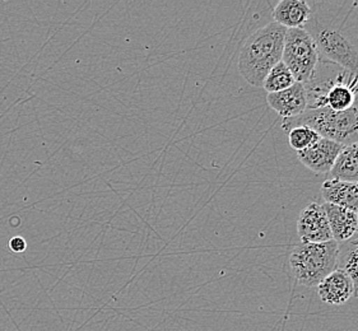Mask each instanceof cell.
Masks as SVG:
<instances>
[{
    "instance_id": "1",
    "label": "cell",
    "mask_w": 358,
    "mask_h": 331,
    "mask_svg": "<svg viewBox=\"0 0 358 331\" xmlns=\"http://www.w3.org/2000/svg\"><path fill=\"white\" fill-rule=\"evenodd\" d=\"M287 29L273 21L246 38L238 57V72L249 84L263 88L265 77L282 61Z\"/></svg>"
},
{
    "instance_id": "2",
    "label": "cell",
    "mask_w": 358,
    "mask_h": 331,
    "mask_svg": "<svg viewBox=\"0 0 358 331\" xmlns=\"http://www.w3.org/2000/svg\"><path fill=\"white\" fill-rule=\"evenodd\" d=\"M305 125L322 138L334 140L339 145H351L358 142V94L352 108L344 111H331L328 108H308L302 115L285 119L282 129L285 131Z\"/></svg>"
},
{
    "instance_id": "3",
    "label": "cell",
    "mask_w": 358,
    "mask_h": 331,
    "mask_svg": "<svg viewBox=\"0 0 358 331\" xmlns=\"http://www.w3.org/2000/svg\"><path fill=\"white\" fill-rule=\"evenodd\" d=\"M337 241L324 244H303L294 246L289 253L288 265L294 281L300 286L313 288L337 269Z\"/></svg>"
},
{
    "instance_id": "4",
    "label": "cell",
    "mask_w": 358,
    "mask_h": 331,
    "mask_svg": "<svg viewBox=\"0 0 358 331\" xmlns=\"http://www.w3.org/2000/svg\"><path fill=\"white\" fill-rule=\"evenodd\" d=\"M303 29L314 38L322 58L358 75V46L347 36L345 31L322 21L314 12Z\"/></svg>"
},
{
    "instance_id": "5",
    "label": "cell",
    "mask_w": 358,
    "mask_h": 331,
    "mask_svg": "<svg viewBox=\"0 0 358 331\" xmlns=\"http://www.w3.org/2000/svg\"><path fill=\"white\" fill-rule=\"evenodd\" d=\"M282 61L296 82L308 84L315 77L320 54L313 36L305 29H287Z\"/></svg>"
},
{
    "instance_id": "6",
    "label": "cell",
    "mask_w": 358,
    "mask_h": 331,
    "mask_svg": "<svg viewBox=\"0 0 358 331\" xmlns=\"http://www.w3.org/2000/svg\"><path fill=\"white\" fill-rule=\"evenodd\" d=\"M297 233L303 244H324L333 240L328 216L322 204L310 203L297 218Z\"/></svg>"
},
{
    "instance_id": "7",
    "label": "cell",
    "mask_w": 358,
    "mask_h": 331,
    "mask_svg": "<svg viewBox=\"0 0 358 331\" xmlns=\"http://www.w3.org/2000/svg\"><path fill=\"white\" fill-rule=\"evenodd\" d=\"M344 145H339L334 140L320 138L315 145L303 151L297 152V159L310 171L316 175H325L331 171Z\"/></svg>"
},
{
    "instance_id": "8",
    "label": "cell",
    "mask_w": 358,
    "mask_h": 331,
    "mask_svg": "<svg viewBox=\"0 0 358 331\" xmlns=\"http://www.w3.org/2000/svg\"><path fill=\"white\" fill-rule=\"evenodd\" d=\"M266 102L283 120L294 119L308 110V91L303 83L296 82L285 91L266 94Z\"/></svg>"
},
{
    "instance_id": "9",
    "label": "cell",
    "mask_w": 358,
    "mask_h": 331,
    "mask_svg": "<svg viewBox=\"0 0 358 331\" xmlns=\"http://www.w3.org/2000/svg\"><path fill=\"white\" fill-rule=\"evenodd\" d=\"M317 295L322 302L328 304H342L355 295L351 278L341 269H336L317 284Z\"/></svg>"
},
{
    "instance_id": "10",
    "label": "cell",
    "mask_w": 358,
    "mask_h": 331,
    "mask_svg": "<svg viewBox=\"0 0 358 331\" xmlns=\"http://www.w3.org/2000/svg\"><path fill=\"white\" fill-rule=\"evenodd\" d=\"M322 205L328 216L334 241L344 242L357 233L358 218L356 212L328 203H324Z\"/></svg>"
},
{
    "instance_id": "11",
    "label": "cell",
    "mask_w": 358,
    "mask_h": 331,
    "mask_svg": "<svg viewBox=\"0 0 358 331\" xmlns=\"http://www.w3.org/2000/svg\"><path fill=\"white\" fill-rule=\"evenodd\" d=\"M311 13L313 8L305 0H280L273 9V18L285 29H303Z\"/></svg>"
},
{
    "instance_id": "12",
    "label": "cell",
    "mask_w": 358,
    "mask_h": 331,
    "mask_svg": "<svg viewBox=\"0 0 358 331\" xmlns=\"http://www.w3.org/2000/svg\"><path fill=\"white\" fill-rule=\"evenodd\" d=\"M322 196L328 204L350 209L357 213L358 182L330 179L322 184Z\"/></svg>"
},
{
    "instance_id": "13",
    "label": "cell",
    "mask_w": 358,
    "mask_h": 331,
    "mask_svg": "<svg viewBox=\"0 0 358 331\" xmlns=\"http://www.w3.org/2000/svg\"><path fill=\"white\" fill-rule=\"evenodd\" d=\"M329 175L336 180L358 182V142L343 147Z\"/></svg>"
},
{
    "instance_id": "14",
    "label": "cell",
    "mask_w": 358,
    "mask_h": 331,
    "mask_svg": "<svg viewBox=\"0 0 358 331\" xmlns=\"http://www.w3.org/2000/svg\"><path fill=\"white\" fill-rule=\"evenodd\" d=\"M337 269L343 270L351 278L355 295L358 298V232L353 237L338 242Z\"/></svg>"
},
{
    "instance_id": "15",
    "label": "cell",
    "mask_w": 358,
    "mask_h": 331,
    "mask_svg": "<svg viewBox=\"0 0 358 331\" xmlns=\"http://www.w3.org/2000/svg\"><path fill=\"white\" fill-rule=\"evenodd\" d=\"M294 83L296 80L294 74L283 61H280L275 66H273L272 71L265 77L263 88L268 94H275L294 86Z\"/></svg>"
},
{
    "instance_id": "16",
    "label": "cell",
    "mask_w": 358,
    "mask_h": 331,
    "mask_svg": "<svg viewBox=\"0 0 358 331\" xmlns=\"http://www.w3.org/2000/svg\"><path fill=\"white\" fill-rule=\"evenodd\" d=\"M320 138L322 137L316 133L315 130L305 125L294 126L288 131V142L296 152L303 151L308 147L315 145Z\"/></svg>"
},
{
    "instance_id": "17",
    "label": "cell",
    "mask_w": 358,
    "mask_h": 331,
    "mask_svg": "<svg viewBox=\"0 0 358 331\" xmlns=\"http://www.w3.org/2000/svg\"><path fill=\"white\" fill-rule=\"evenodd\" d=\"M9 249L15 253H21V252L26 251L27 242L24 241V238L13 237L9 241Z\"/></svg>"
},
{
    "instance_id": "18",
    "label": "cell",
    "mask_w": 358,
    "mask_h": 331,
    "mask_svg": "<svg viewBox=\"0 0 358 331\" xmlns=\"http://www.w3.org/2000/svg\"><path fill=\"white\" fill-rule=\"evenodd\" d=\"M357 218H358V210H357ZM357 232H358V230H357Z\"/></svg>"
}]
</instances>
